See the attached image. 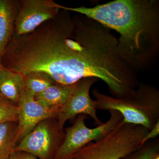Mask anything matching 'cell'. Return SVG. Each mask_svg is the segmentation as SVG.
<instances>
[{"label": "cell", "mask_w": 159, "mask_h": 159, "mask_svg": "<svg viewBox=\"0 0 159 159\" xmlns=\"http://www.w3.org/2000/svg\"><path fill=\"white\" fill-rule=\"evenodd\" d=\"M62 10L85 16L119 34L117 51L135 71L149 68L159 52V4L157 0H115L93 7Z\"/></svg>", "instance_id": "obj_1"}, {"label": "cell", "mask_w": 159, "mask_h": 159, "mask_svg": "<svg viewBox=\"0 0 159 159\" xmlns=\"http://www.w3.org/2000/svg\"><path fill=\"white\" fill-rule=\"evenodd\" d=\"M97 109L119 112L123 122L142 125L150 130L159 121V91L150 84L139 83L136 89L121 98L92 91Z\"/></svg>", "instance_id": "obj_2"}, {"label": "cell", "mask_w": 159, "mask_h": 159, "mask_svg": "<svg viewBox=\"0 0 159 159\" xmlns=\"http://www.w3.org/2000/svg\"><path fill=\"white\" fill-rule=\"evenodd\" d=\"M149 130L123 120L107 135L89 143L70 157L73 159H122L141 147Z\"/></svg>", "instance_id": "obj_3"}, {"label": "cell", "mask_w": 159, "mask_h": 159, "mask_svg": "<svg viewBox=\"0 0 159 159\" xmlns=\"http://www.w3.org/2000/svg\"><path fill=\"white\" fill-rule=\"evenodd\" d=\"M109 111L110 116L108 120L94 128H88L86 125L85 115H79L73 125L66 129L64 138L53 159L70 157L89 143L107 135L123 120L119 112L114 110Z\"/></svg>", "instance_id": "obj_4"}, {"label": "cell", "mask_w": 159, "mask_h": 159, "mask_svg": "<svg viewBox=\"0 0 159 159\" xmlns=\"http://www.w3.org/2000/svg\"><path fill=\"white\" fill-rule=\"evenodd\" d=\"M62 131L57 122L42 121L19 142L14 152H27L39 159H53L64 138Z\"/></svg>", "instance_id": "obj_5"}, {"label": "cell", "mask_w": 159, "mask_h": 159, "mask_svg": "<svg viewBox=\"0 0 159 159\" xmlns=\"http://www.w3.org/2000/svg\"><path fill=\"white\" fill-rule=\"evenodd\" d=\"M59 4L52 0H24L18 2L14 22L17 37L28 34L40 25L54 18L60 10Z\"/></svg>", "instance_id": "obj_6"}, {"label": "cell", "mask_w": 159, "mask_h": 159, "mask_svg": "<svg viewBox=\"0 0 159 159\" xmlns=\"http://www.w3.org/2000/svg\"><path fill=\"white\" fill-rule=\"evenodd\" d=\"M98 80L95 78H87L77 83L68 100L57 112L56 118L60 129L63 130L67 121L80 115L89 116L97 126L103 123L97 116L96 101L90 95L91 87Z\"/></svg>", "instance_id": "obj_7"}, {"label": "cell", "mask_w": 159, "mask_h": 159, "mask_svg": "<svg viewBox=\"0 0 159 159\" xmlns=\"http://www.w3.org/2000/svg\"><path fill=\"white\" fill-rule=\"evenodd\" d=\"M17 105L18 120L15 138L16 145L40 122L56 118L59 111L41 104L26 89Z\"/></svg>", "instance_id": "obj_8"}, {"label": "cell", "mask_w": 159, "mask_h": 159, "mask_svg": "<svg viewBox=\"0 0 159 159\" xmlns=\"http://www.w3.org/2000/svg\"><path fill=\"white\" fill-rule=\"evenodd\" d=\"M26 89L25 77L21 74L0 68V94L17 105Z\"/></svg>", "instance_id": "obj_9"}, {"label": "cell", "mask_w": 159, "mask_h": 159, "mask_svg": "<svg viewBox=\"0 0 159 159\" xmlns=\"http://www.w3.org/2000/svg\"><path fill=\"white\" fill-rule=\"evenodd\" d=\"M18 2L0 0V57H2L14 32Z\"/></svg>", "instance_id": "obj_10"}, {"label": "cell", "mask_w": 159, "mask_h": 159, "mask_svg": "<svg viewBox=\"0 0 159 159\" xmlns=\"http://www.w3.org/2000/svg\"><path fill=\"white\" fill-rule=\"evenodd\" d=\"M76 84L64 86L53 84L34 97L37 101L46 107L59 110L68 100Z\"/></svg>", "instance_id": "obj_11"}, {"label": "cell", "mask_w": 159, "mask_h": 159, "mask_svg": "<svg viewBox=\"0 0 159 159\" xmlns=\"http://www.w3.org/2000/svg\"><path fill=\"white\" fill-rule=\"evenodd\" d=\"M17 122H8L0 125V159H9L16 146L15 138Z\"/></svg>", "instance_id": "obj_12"}, {"label": "cell", "mask_w": 159, "mask_h": 159, "mask_svg": "<svg viewBox=\"0 0 159 159\" xmlns=\"http://www.w3.org/2000/svg\"><path fill=\"white\" fill-rule=\"evenodd\" d=\"M26 89L34 97L40 94L54 84L46 74L33 73L25 76Z\"/></svg>", "instance_id": "obj_13"}, {"label": "cell", "mask_w": 159, "mask_h": 159, "mask_svg": "<svg viewBox=\"0 0 159 159\" xmlns=\"http://www.w3.org/2000/svg\"><path fill=\"white\" fill-rule=\"evenodd\" d=\"M125 157L127 159H154L159 154V141L152 140Z\"/></svg>", "instance_id": "obj_14"}, {"label": "cell", "mask_w": 159, "mask_h": 159, "mask_svg": "<svg viewBox=\"0 0 159 159\" xmlns=\"http://www.w3.org/2000/svg\"><path fill=\"white\" fill-rule=\"evenodd\" d=\"M18 112L16 104L0 94V125L8 122H18Z\"/></svg>", "instance_id": "obj_15"}, {"label": "cell", "mask_w": 159, "mask_h": 159, "mask_svg": "<svg viewBox=\"0 0 159 159\" xmlns=\"http://www.w3.org/2000/svg\"><path fill=\"white\" fill-rule=\"evenodd\" d=\"M159 134V121L157 122L151 130L148 131L147 134L144 137L141 142V146L148 142L150 140L155 139Z\"/></svg>", "instance_id": "obj_16"}, {"label": "cell", "mask_w": 159, "mask_h": 159, "mask_svg": "<svg viewBox=\"0 0 159 159\" xmlns=\"http://www.w3.org/2000/svg\"><path fill=\"white\" fill-rule=\"evenodd\" d=\"M9 159H39L31 154L24 152H14Z\"/></svg>", "instance_id": "obj_17"}, {"label": "cell", "mask_w": 159, "mask_h": 159, "mask_svg": "<svg viewBox=\"0 0 159 159\" xmlns=\"http://www.w3.org/2000/svg\"><path fill=\"white\" fill-rule=\"evenodd\" d=\"M154 159H159V154H158L155 157Z\"/></svg>", "instance_id": "obj_18"}, {"label": "cell", "mask_w": 159, "mask_h": 159, "mask_svg": "<svg viewBox=\"0 0 159 159\" xmlns=\"http://www.w3.org/2000/svg\"><path fill=\"white\" fill-rule=\"evenodd\" d=\"M1 57H0V68H1Z\"/></svg>", "instance_id": "obj_19"}, {"label": "cell", "mask_w": 159, "mask_h": 159, "mask_svg": "<svg viewBox=\"0 0 159 159\" xmlns=\"http://www.w3.org/2000/svg\"><path fill=\"white\" fill-rule=\"evenodd\" d=\"M66 159H72V158H71V157H69V158H66Z\"/></svg>", "instance_id": "obj_20"}]
</instances>
